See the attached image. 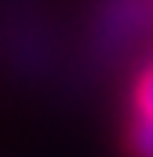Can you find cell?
<instances>
[{
	"label": "cell",
	"mask_w": 153,
	"mask_h": 157,
	"mask_svg": "<svg viewBox=\"0 0 153 157\" xmlns=\"http://www.w3.org/2000/svg\"><path fill=\"white\" fill-rule=\"evenodd\" d=\"M125 150H128V157H153V121L135 118L125 132Z\"/></svg>",
	"instance_id": "6da1fadb"
},
{
	"label": "cell",
	"mask_w": 153,
	"mask_h": 157,
	"mask_svg": "<svg viewBox=\"0 0 153 157\" xmlns=\"http://www.w3.org/2000/svg\"><path fill=\"white\" fill-rule=\"evenodd\" d=\"M132 111L139 121H153V64L135 78V93H132Z\"/></svg>",
	"instance_id": "7a4b0ae2"
}]
</instances>
